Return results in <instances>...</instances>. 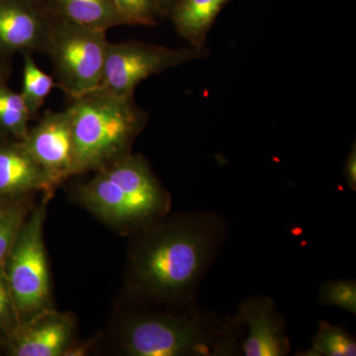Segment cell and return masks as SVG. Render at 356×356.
Instances as JSON below:
<instances>
[{
  "mask_svg": "<svg viewBox=\"0 0 356 356\" xmlns=\"http://www.w3.org/2000/svg\"><path fill=\"white\" fill-rule=\"evenodd\" d=\"M222 234L218 217L204 213L152 231L134 254V283L154 298H187L212 262Z\"/></svg>",
  "mask_w": 356,
  "mask_h": 356,
  "instance_id": "6da1fadb",
  "label": "cell"
},
{
  "mask_svg": "<svg viewBox=\"0 0 356 356\" xmlns=\"http://www.w3.org/2000/svg\"><path fill=\"white\" fill-rule=\"evenodd\" d=\"M74 143V175L97 172L128 156L149 113L134 97L95 89L69 107Z\"/></svg>",
  "mask_w": 356,
  "mask_h": 356,
  "instance_id": "7a4b0ae2",
  "label": "cell"
},
{
  "mask_svg": "<svg viewBox=\"0 0 356 356\" xmlns=\"http://www.w3.org/2000/svg\"><path fill=\"white\" fill-rule=\"evenodd\" d=\"M79 196L89 210L115 226H143L168 209V194L146 159L131 154L97 170Z\"/></svg>",
  "mask_w": 356,
  "mask_h": 356,
  "instance_id": "3957f363",
  "label": "cell"
},
{
  "mask_svg": "<svg viewBox=\"0 0 356 356\" xmlns=\"http://www.w3.org/2000/svg\"><path fill=\"white\" fill-rule=\"evenodd\" d=\"M235 320L221 324L202 315H140L131 318L121 346L132 356L229 355L238 351Z\"/></svg>",
  "mask_w": 356,
  "mask_h": 356,
  "instance_id": "277c9868",
  "label": "cell"
},
{
  "mask_svg": "<svg viewBox=\"0 0 356 356\" xmlns=\"http://www.w3.org/2000/svg\"><path fill=\"white\" fill-rule=\"evenodd\" d=\"M108 44L105 31L54 17L44 50L50 55L57 86L72 99L99 88Z\"/></svg>",
  "mask_w": 356,
  "mask_h": 356,
  "instance_id": "5b68a950",
  "label": "cell"
},
{
  "mask_svg": "<svg viewBox=\"0 0 356 356\" xmlns=\"http://www.w3.org/2000/svg\"><path fill=\"white\" fill-rule=\"evenodd\" d=\"M21 225L4 262L11 294L20 324L46 311L50 299V277L43 240L47 201Z\"/></svg>",
  "mask_w": 356,
  "mask_h": 356,
  "instance_id": "8992f818",
  "label": "cell"
},
{
  "mask_svg": "<svg viewBox=\"0 0 356 356\" xmlns=\"http://www.w3.org/2000/svg\"><path fill=\"white\" fill-rule=\"evenodd\" d=\"M207 47L170 49L140 41L110 43L100 90L134 97L136 88L149 76L210 56Z\"/></svg>",
  "mask_w": 356,
  "mask_h": 356,
  "instance_id": "52a82bcc",
  "label": "cell"
},
{
  "mask_svg": "<svg viewBox=\"0 0 356 356\" xmlns=\"http://www.w3.org/2000/svg\"><path fill=\"white\" fill-rule=\"evenodd\" d=\"M20 143L54 186L74 175V143L69 108L47 112Z\"/></svg>",
  "mask_w": 356,
  "mask_h": 356,
  "instance_id": "ba28073f",
  "label": "cell"
},
{
  "mask_svg": "<svg viewBox=\"0 0 356 356\" xmlns=\"http://www.w3.org/2000/svg\"><path fill=\"white\" fill-rule=\"evenodd\" d=\"M54 16L40 0H0V50H44Z\"/></svg>",
  "mask_w": 356,
  "mask_h": 356,
  "instance_id": "9c48e42d",
  "label": "cell"
},
{
  "mask_svg": "<svg viewBox=\"0 0 356 356\" xmlns=\"http://www.w3.org/2000/svg\"><path fill=\"white\" fill-rule=\"evenodd\" d=\"M235 320L248 330L241 343L243 355L283 356L289 353L285 322L273 300L250 297L238 307Z\"/></svg>",
  "mask_w": 356,
  "mask_h": 356,
  "instance_id": "30bf717a",
  "label": "cell"
},
{
  "mask_svg": "<svg viewBox=\"0 0 356 356\" xmlns=\"http://www.w3.org/2000/svg\"><path fill=\"white\" fill-rule=\"evenodd\" d=\"M74 323L62 314L43 312L20 324L8 337L11 355H65L70 346Z\"/></svg>",
  "mask_w": 356,
  "mask_h": 356,
  "instance_id": "8fae6325",
  "label": "cell"
},
{
  "mask_svg": "<svg viewBox=\"0 0 356 356\" xmlns=\"http://www.w3.org/2000/svg\"><path fill=\"white\" fill-rule=\"evenodd\" d=\"M50 178L21 143L0 146V197L54 188Z\"/></svg>",
  "mask_w": 356,
  "mask_h": 356,
  "instance_id": "7c38bea8",
  "label": "cell"
},
{
  "mask_svg": "<svg viewBox=\"0 0 356 356\" xmlns=\"http://www.w3.org/2000/svg\"><path fill=\"white\" fill-rule=\"evenodd\" d=\"M232 0H178L168 17L189 46L206 47L208 35L222 8Z\"/></svg>",
  "mask_w": 356,
  "mask_h": 356,
  "instance_id": "4fadbf2b",
  "label": "cell"
},
{
  "mask_svg": "<svg viewBox=\"0 0 356 356\" xmlns=\"http://www.w3.org/2000/svg\"><path fill=\"white\" fill-rule=\"evenodd\" d=\"M54 17L106 32L124 26L111 0H46Z\"/></svg>",
  "mask_w": 356,
  "mask_h": 356,
  "instance_id": "5bb4252c",
  "label": "cell"
},
{
  "mask_svg": "<svg viewBox=\"0 0 356 356\" xmlns=\"http://www.w3.org/2000/svg\"><path fill=\"white\" fill-rule=\"evenodd\" d=\"M302 355L355 356V339L344 327L321 321L317 334L312 341L311 350L302 353Z\"/></svg>",
  "mask_w": 356,
  "mask_h": 356,
  "instance_id": "9a60e30c",
  "label": "cell"
},
{
  "mask_svg": "<svg viewBox=\"0 0 356 356\" xmlns=\"http://www.w3.org/2000/svg\"><path fill=\"white\" fill-rule=\"evenodd\" d=\"M57 86L53 77L40 69L34 58L28 51H24L23 67V88L21 96L29 109L30 115L38 113L44 100L53 88Z\"/></svg>",
  "mask_w": 356,
  "mask_h": 356,
  "instance_id": "2e32d148",
  "label": "cell"
},
{
  "mask_svg": "<svg viewBox=\"0 0 356 356\" xmlns=\"http://www.w3.org/2000/svg\"><path fill=\"white\" fill-rule=\"evenodd\" d=\"M29 109L20 93L0 84V128L23 140L29 132Z\"/></svg>",
  "mask_w": 356,
  "mask_h": 356,
  "instance_id": "e0dca14e",
  "label": "cell"
},
{
  "mask_svg": "<svg viewBox=\"0 0 356 356\" xmlns=\"http://www.w3.org/2000/svg\"><path fill=\"white\" fill-rule=\"evenodd\" d=\"M124 25L154 26L161 18L156 0H111Z\"/></svg>",
  "mask_w": 356,
  "mask_h": 356,
  "instance_id": "ac0fdd59",
  "label": "cell"
},
{
  "mask_svg": "<svg viewBox=\"0 0 356 356\" xmlns=\"http://www.w3.org/2000/svg\"><path fill=\"white\" fill-rule=\"evenodd\" d=\"M321 305L334 306L356 314L355 280H327L323 283L318 295Z\"/></svg>",
  "mask_w": 356,
  "mask_h": 356,
  "instance_id": "d6986e66",
  "label": "cell"
},
{
  "mask_svg": "<svg viewBox=\"0 0 356 356\" xmlns=\"http://www.w3.org/2000/svg\"><path fill=\"white\" fill-rule=\"evenodd\" d=\"M23 222L24 212L19 206L3 204L0 208V267L4 266Z\"/></svg>",
  "mask_w": 356,
  "mask_h": 356,
  "instance_id": "ffe728a7",
  "label": "cell"
},
{
  "mask_svg": "<svg viewBox=\"0 0 356 356\" xmlns=\"http://www.w3.org/2000/svg\"><path fill=\"white\" fill-rule=\"evenodd\" d=\"M19 325V316L16 310L3 266L0 267V331L9 337Z\"/></svg>",
  "mask_w": 356,
  "mask_h": 356,
  "instance_id": "44dd1931",
  "label": "cell"
},
{
  "mask_svg": "<svg viewBox=\"0 0 356 356\" xmlns=\"http://www.w3.org/2000/svg\"><path fill=\"white\" fill-rule=\"evenodd\" d=\"M344 178L351 191H356V145L353 143L346 159L343 170Z\"/></svg>",
  "mask_w": 356,
  "mask_h": 356,
  "instance_id": "7402d4cb",
  "label": "cell"
},
{
  "mask_svg": "<svg viewBox=\"0 0 356 356\" xmlns=\"http://www.w3.org/2000/svg\"><path fill=\"white\" fill-rule=\"evenodd\" d=\"M178 0H156L161 18L168 17L172 7L177 3Z\"/></svg>",
  "mask_w": 356,
  "mask_h": 356,
  "instance_id": "603a6c76",
  "label": "cell"
},
{
  "mask_svg": "<svg viewBox=\"0 0 356 356\" xmlns=\"http://www.w3.org/2000/svg\"><path fill=\"white\" fill-rule=\"evenodd\" d=\"M8 339V337L6 336L1 331H0V350H1L2 346H4V339Z\"/></svg>",
  "mask_w": 356,
  "mask_h": 356,
  "instance_id": "cb8c5ba5",
  "label": "cell"
},
{
  "mask_svg": "<svg viewBox=\"0 0 356 356\" xmlns=\"http://www.w3.org/2000/svg\"><path fill=\"white\" fill-rule=\"evenodd\" d=\"M2 77H3V70H2L1 67H0V84H1Z\"/></svg>",
  "mask_w": 356,
  "mask_h": 356,
  "instance_id": "d4e9b609",
  "label": "cell"
},
{
  "mask_svg": "<svg viewBox=\"0 0 356 356\" xmlns=\"http://www.w3.org/2000/svg\"><path fill=\"white\" fill-rule=\"evenodd\" d=\"M3 202H2V197H0V208L2 207V206H3Z\"/></svg>",
  "mask_w": 356,
  "mask_h": 356,
  "instance_id": "484cf974",
  "label": "cell"
},
{
  "mask_svg": "<svg viewBox=\"0 0 356 356\" xmlns=\"http://www.w3.org/2000/svg\"><path fill=\"white\" fill-rule=\"evenodd\" d=\"M1 132H2V130H1V128H0V135H1Z\"/></svg>",
  "mask_w": 356,
  "mask_h": 356,
  "instance_id": "4316f807",
  "label": "cell"
},
{
  "mask_svg": "<svg viewBox=\"0 0 356 356\" xmlns=\"http://www.w3.org/2000/svg\"><path fill=\"white\" fill-rule=\"evenodd\" d=\"M40 1H46V0H40Z\"/></svg>",
  "mask_w": 356,
  "mask_h": 356,
  "instance_id": "83f0119b",
  "label": "cell"
}]
</instances>
